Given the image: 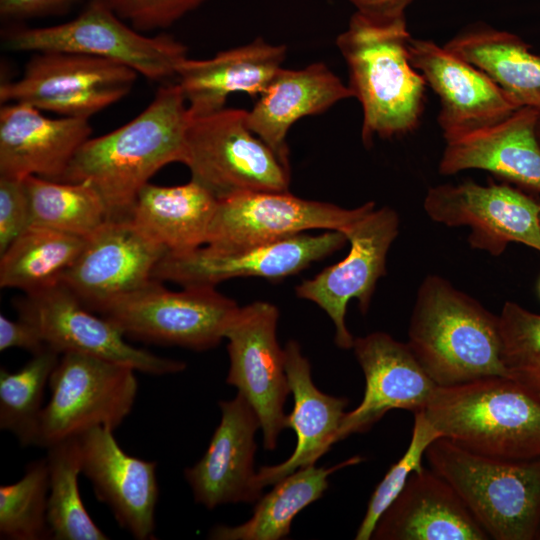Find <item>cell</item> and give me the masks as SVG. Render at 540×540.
Returning <instances> with one entry per match:
<instances>
[{
    "mask_svg": "<svg viewBox=\"0 0 540 540\" xmlns=\"http://www.w3.org/2000/svg\"><path fill=\"white\" fill-rule=\"evenodd\" d=\"M373 208V201L347 209L288 191L236 193L218 199L205 245L234 250L270 244L312 229L343 232Z\"/></svg>",
    "mask_w": 540,
    "mask_h": 540,
    "instance_id": "obj_12",
    "label": "cell"
},
{
    "mask_svg": "<svg viewBox=\"0 0 540 540\" xmlns=\"http://www.w3.org/2000/svg\"><path fill=\"white\" fill-rule=\"evenodd\" d=\"M408 338L411 351L438 386L507 377L499 315L439 275H428L418 288Z\"/></svg>",
    "mask_w": 540,
    "mask_h": 540,
    "instance_id": "obj_3",
    "label": "cell"
},
{
    "mask_svg": "<svg viewBox=\"0 0 540 540\" xmlns=\"http://www.w3.org/2000/svg\"><path fill=\"white\" fill-rule=\"evenodd\" d=\"M49 471L46 458L29 463L15 483L0 486V538L51 539L47 505Z\"/></svg>",
    "mask_w": 540,
    "mask_h": 540,
    "instance_id": "obj_35",
    "label": "cell"
},
{
    "mask_svg": "<svg viewBox=\"0 0 540 540\" xmlns=\"http://www.w3.org/2000/svg\"><path fill=\"white\" fill-rule=\"evenodd\" d=\"M439 437L442 436L426 418L424 411L415 412L410 443L402 457L389 468L373 491L356 532V540L372 538L379 518L402 492L410 476L424 468L423 456L429 445Z\"/></svg>",
    "mask_w": 540,
    "mask_h": 540,
    "instance_id": "obj_37",
    "label": "cell"
},
{
    "mask_svg": "<svg viewBox=\"0 0 540 540\" xmlns=\"http://www.w3.org/2000/svg\"><path fill=\"white\" fill-rule=\"evenodd\" d=\"M358 14L370 21L387 23L406 18V9L414 0H349Z\"/></svg>",
    "mask_w": 540,
    "mask_h": 540,
    "instance_id": "obj_42",
    "label": "cell"
},
{
    "mask_svg": "<svg viewBox=\"0 0 540 540\" xmlns=\"http://www.w3.org/2000/svg\"><path fill=\"white\" fill-rule=\"evenodd\" d=\"M352 97L348 85L322 62L298 70L282 67L247 111V125L290 170L286 142L290 127L305 116L322 113Z\"/></svg>",
    "mask_w": 540,
    "mask_h": 540,
    "instance_id": "obj_26",
    "label": "cell"
},
{
    "mask_svg": "<svg viewBox=\"0 0 540 540\" xmlns=\"http://www.w3.org/2000/svg\"><path fill=\"white\" fill-rule=\"evenodd\" d=\"M286 54L285 45H273L257 37L210 59L186 58L178 67L176 79L188 103L190 117L223 109L232 93L261 95L282 68Z\"/></svg>",
    "mask_w": 540,
    "mask_h": 540,
    "instance_id": "obj_25",
    "label": "cell"
},
{
    "mask_svg": "<svg viewBox=\"0 0 540 540\" xmlns=\"http://www.w3.org/2000/svg\"><path fill=\"white\" fill-rule=\"evenodd\" d=\"M23 182L30 225L87 238L108 220L100 194L86 181L65 182L28 176Z\"/></svg>",
    "mask_w": 540,
    "mask_h": 540,
    "instance_id": "obj_32",
    "label": "cell"
},
{
    "mask_svg": "<svg viewBox=\"0 0 540 540\" xmlns=\"http://www.w3.org/2000/svg\"><path fill=\"white\" fill-rule=\"evenodd\" d=\"M49 471L47 519L53 540H107L81 499L78 476L81 451L78 437L46 448Z\"/></svg>",
    "mask_w": 540,
    "mask_h": 540,
    "instance_id": "obj_33",
    "label": "cell"
},
{
    "mask_svg": "<svg viewBox=\"0 0 540 540\" xmlns=\"http://www.w3.org/2000/svg\"><path fill=\"white\" fill-rule=\"evenodd\" d=\"M425 457L489 539L532 540L540 531V458L502 460L439 437Z\"/></svg>",
    "mask_w": 540,
    "mask_h": 540,
    "instance_id": "obj_5",
    "label": "cell"
},
{
    "mask_svg": "<svg viewBox=\"0 0 540 540\" xmlns=\"http://www.w3.org/2000/svg\"><path fill=\"white\" fill-rule=\"evenodd\" d=\"M499 323L507 377L540 399V314L508 301Z\"/></svg>",
    "mask_w": 540,
    "mask_h": 540,
    "instance_id": "obj_36",
    "label": "cell"
},
{
    "mask_svg": "<svg viewBox=\"0 0 540 540\" xmlns=\"http://www.w3.org/2000/svg\"><path fill=\"white\" fill-rule=\"evenodd\" d=\"M59 358L47 348L15 372L0 370V428L12 433L22 447L36 446L44 390Z\"/></svg>",
    "mask_w": 540,
    "mask_h": 540,
    "instance_id": "obj_34",
    "label": "cell"
},
{
    "mask_svg": "<svg viewBox=\"0 0 540 540\" xmlns=\"http://www.w3.org/2000/svg\"><path fill=\"white\" fill-rule=\"evenodd\" d=\"M19 318L36 328L57 353H83L128 365L154 376L181 372L182 361L135 347L109 319L94 314L63 282L25 294L15 302Z\"/></svg>",
    "mask_w": 540,
    "mask_h": 540,
    "instance_id": "obj_11",
    "label": "cell"
},
{
    "mask_svg": "<svg viewBox=\"0 0 540 540\" xmlns=\"http://www.w3.org/2000/svg\"><path fill=\"white\" fill-rule=\"evenodd\" d=\"M537 539H539V540H540V531H539V534H538V538H537Z\"/></svg>",
    "mask_w": 540,
    "mask_h": 540,
    "instance_id": "obj_45",
    "label": "cell"
},
{
    "mask_svg": "<svg viewBox=\"0 0 540 540\" xmlns=\"http://www.w3.org/2000/svg\"><path fill=\"white\" fill-rule=\"evenodd\" d=\"M138 31L165 29L207 0H103Z\"/></svg>",
    "mask_w": 540,
    "mask_h": 540,
    "instance_id": "obj_38",
    "label": "cell"
},
{
    "mask_svg": "<svg viewBox=\"0 0 540 540\" xmlns=\"http://www.w3.org/2000/svg\"><path fill=\"white\" fill-rule=\"evenodd\" d=\"M137 76L131 68L102 58L38 52L21 78L1 84L0 100L88 119L125 97Z\"/></svg>",
    "mask_w": 540,
    "mask_h": 540,
    "instance_id": "obj_10",
    "label": "cell"
},
{
    "mask_svg": "<svg viewBox=\"0 0 540 540\" xmlns=\"http://www.w3.org/2000/svg\"><path fill=\"white\" fill-rule=\"evenodd\" d=\"M76 0H0L4 19H25L50 14L66 8Z\"/></svg>",
    "mask_w": 540,
    "mask_h": 540,
    "instance_id": "obj_41",
    "label": "cell"
},
{
    "mask_svg": "<svg viewBox=\"0 0 540 540\" xmlns=\"http://www.w3.org/2000/svg\"><path fill=\"white\" fill-rule=\"evenodd\" d=\"M85 239L48 227L29 225L1 253L0 286L37 292L62 282Z\"/></svg>",
    "mask_w": 540,
    "mask_h": 540,
    "instance_id": "obj_31",
    "label": "cell"
},
{
    "mask_svg": "<svg viewBox=\"0 0 540 540\" xmlns=\"http://www.w3.org/2000/svg\"><path fill=\"white\" fill-rule=\"evenodd\" d=\"M221 419L201 459L184 471L194 500L207 509L255 503L262 496L254 469L258 416L240 393L219 401Z\"/></svg>",
    "mask_w": 540,
    "mask_h": 540,
    "instance_id": "obj_21",
    "label": "cell"
},
{
    "mask_svg": "<svg viewBox=\"0 0 540 540\" xmlns=\"http://www.w3.org/2000/svg\"><path fill=\"white\" fill-rule=\"evenodd\" d=\"M218 199L191 179L177 186L146 184L131 219L167 252H185L205 245Z\"/></svg>",
    "mask_w": 540,
    "mask_h": 540,
    "instance_id": "obj_28",
    "label": "cell"
},
{
    "mask_svg": "<svg viewBox=\"0 0 540 540\" xmlns=\"http://www.w3.org/2000/svg\"><path fill=\"white\" fill-rule=\"evenodd\" d=\"M4 47L14 52L54 51L102 58L159 82L176 78L179 65L187 58L181 42L166 34H141L103 0H91L68 22L10 32Z\"/></svg>",
    "mask_w": 540,
    "mask_h": 540,
    "instance_id": "obj_6",
    "label": "cell"
},
{
    "mask_svg": "<svg viewBox=\"0 0 540 540\" xmlns=\"http://www.w3.org/2000/svg\"><path fill=\"white\" fill-rule=\"evenodd\" d=\"M539 120L540 112L520 107L494 125L447 141L439 173L484 170L520 189L540 193Z\"/></svg>",
    "mask_w": 540,
    "mask_h": 540,
    "instance_id": "obj_23",
    "label": "cell"
},
{
    "mask_svg": "<svg viewBox=\"0 0 540 540\" xmlns=\"http://www.w3.org/2000/svg\"><path fill=\"white\" fill-rule=\"evenodd\" d=\"M539 199V202H540V197H538ZM539 226H540V212H539Z\"/></svg>",
    "mask_w": 540,
    "mask_h": 540,
    "instance_id": "obj_44",
    "label": "cell"
},
{
    "mask_svg": "<svg viewBox=\"0 0 540 540\" xmlns=\"http://www.w3.org/2000/svg\"><path fill=\"white\" fill-rule=\"evenodd\" d=\"M9 348H20L37 354L49 348L36 328L30 323L18 318L11 320L0 315V351Z\"/></svg>",
    "mask_w": 540,
    "mask_h": 540,
    "instance_id": "obj_40",
    "label": "cell"
},
{
    "mask_svg": "<svg viewBox=\"0 0 540 540\" xmlns=\"http://www.w3.org/2000/svg\"><path fill=\"white\" fill-rule=\"evenodd\" d=\"M413 66L439 99L445 142L494 125L518 109L480 68L432 40L413 39Z\"/></svg>",
    "mask_w": 540,
    "mask_h": 540,
    "instance_id": "obj_18",
    "label": "cell"
},
{
    "mask_svg": "<svg viewBox=\"0 0 540 540\" xmlns=\"http://www.w3.org/2000/svg\"><path fill=\"white\" fill-rule=\"evenodd\" d=\"M371 539L486 540L460 497L440 475L425 467L414 472L379 518Z\"/></svg>",
    "mask_w": 540,
    "mask_h": 540,
    "instance_id": "obj_24",
    "label": "cell"
},
{
    "mask_svg": "<svg viewBox=\"0 0 540 540\" xmlns=\"http://www.w3.org/2000/svg\"><path fill=\"white\" fill-rule=\"evenodd\" d=\"M423 208L436 223L469 227L470 246L492 256L511 242L540 252L539 199L507 182L440 184L427 191Z\"/></svg>",
    "mask_w": 540,
    "mask_h": 540,
    "instance_id": "obj_14",
    "label": "cell"
},
{
    "mask_svg": "<svg viewBox=\"0 0 540 540\" xmlns=\"http://www.w3.org/2000/svg\"><path fill=\"white\" fill-rule=\"evenodd\" d=\"M30 225L24 182L0 176V254Z\"/></svg>",
    "mask_w": 540,
    "mask_h": 540,
    "instance_id": "obj_39",
    "label": "cell"
},
{
    "mask_svg": "<svg viewBox=\"0 0 540 540\" xmlns=\"http://www.w3.org/2000/svg\"><path fill=\"white\" fill-rule=\"evenodd\" d=\"M411 40L406 18L377 23L357 12L336 39L348 87L362 107L365 145L375 137L404 136L420 124L427 84L411 63Z\"/></svg>",
    "mask_w": 540,
    "mask_h": 540,
    "instance_id": "obj_2",
    "label": "cell"
},
{
    "mask_svg": "<svg viewBox=\"0 0 540 540\" xmlns=\"http://www.w3.org/2000/svg\"><path fill=\"white\" fill-rule=\"evenodd\" d=\"M426 418L440 435L502 460L540 458V399L507 377L438 386Z\"/></svg>",
    "mask_w": 540,
    "mask_h": 540,
    "instance_id": "obj_4",
    "label": "cell"
},
{
    "mask_svg": "<svg viewBox=\"0 0 540 540\" xmlns=\"http://www.w3.org/2000/svg\"><path fill=\"white\" fill-rule=\"evenodd\" d=\"M399 225L394 209H371L342 232L350 243L347 256L295 289L298 297L327 313L335 326V343L342 349H351L354 343L345 323L347 305L356 299L361 312L368 311L377 281L386 273L387 254Z\"/></svg>",
    "mask_w": 540,
    "mask_h": 540,
    "instance_id": "obj_15",
    "label": "cell"
},
{
    "mask_svg": "<svg viewBox=\"0 0 540 540\" xmlns=\"http://www.w3.org/2000/svg\"><path fill=\"white\" fill-rule=\"evenodd\" d=\"M240 306L214 286L165 288L153 279L122 295L97 313L112 321L126 337L195 351L217 346Z\"/></svg>",
    "mask_w": 540,
    "mask_h": 540,
    "instance_id": "obj_7",
    "label": "cell"
},
{
    "mask_svg": "<svg viewBox=\"0 0 540 540\" xmlns=\"http://www.w3.org/2000/svg\"><path fill=\"white\" fill-rule=\"evenodd\" d=\"M352 349L365 378L361 403L346 412L337 442L372 428L388 411H422L438 385L424 370L407 343L385 332L354 338Z\"/></svg>",
    "mask_w": 540,
    "mask_h": 540,
    "instance_id": "obj_19",
    "label": "cell"
},
{
    "mask_svg": "<svg viewBox=\"0 0 540 540\" xmlns=\"http://www.w3.org/2000/svg\"><path fill=\"white\" fill-rule=\"evenodd\" d=\"M91 133L87 118H48L29 104L4 103L0 109V176L60 181Z\"/></svg>",
    "mask_w": 540,
    "mask_h": 540,
    "instance_id": "obj_22",
    "label": "cell"
},
{
    "mask_svg": "<svg viewBox=\"0 0 540 540\" xmlns=\"http://www.w3.org/2000/svg\"><path fill=\"white\" fill-rule=\"evenodd\" d=\"M135 371L92 355L61 354L50 376L51 395L40 415L36 446L46 449L96 426L115 430L134 406Z\"/></svg>",
    "mask_w": 540,
    "mask_h": 540,
    "instance_id": "obj_8",
    "label": "cell"
},
{
    "mask_svg": "<svg viewBox=\"0 0 540 540\" xmlns=\"http://www.w3.org/2000/svg\"><path fill=\"white\" fill-rule=\"evenodd\" d=\"M537 135H538V138L540 140V120H539V123H538V126H537Z\"/></svg>",
    "mask_w": 540,
    "mask_h": 540,
    "instance_id": "obj_43",
    "label": "cell"
},
{
    "mask_svg": "<svg viewBox=\"0 0 540 540\" xmlns=\"http://www.w3.org/2000/svg\"><path fill=\"white\" fill-rule=\"evenodd\" d=\"M167 250L131 218L107 220L85 244L62 282L90 310L153 280V272Z\"/></svg>",
    "mask_w": 540,
    "mask_h": 540,
    "instance_id": "obj_17",
    "label": "cell"
},
{
    "mask_svg": "<svg viewBox=\"0 0 540 540\" xmlns=\"http://www.w3.org/2000/svg\"><path fill=\"white\" fill-rule=\"evenodd\" d=\"M112 429L93 427L78 437L81 474L117 524L138 540L155 539L159 489L155 461L127 454Z\"/></svg>",
    "mask_w": 540,
    "mask_h": 540,
    "instance_id": "obj_20",
    "label": "cell"
},
{
    "mask_svg": "<svg viewBox=\"0 0 540 540\" xmlns=\"http://www.w3.org/2000/svg\"><path fill=\"white\" fill-rule=\"evenodd\" d=\"M189 122L179 84L162 85L134 119L89 138L60 181L90 183L105 204L108 220L129 219L139 192L151 177L170 163H183Z\"/></svg>",
    "mask_w": 540,
    "mask_h": 540,
    "instance_id": "obj_1",
    "label": "cell"
},
{
    "mask_svg": "<svg viewBox=\"0 0 540 540\" xmlns=\"http://www.w3.org/2000/svg\"><path fill=\"white\" fill-rule=\"evenodd\" d=\"M285 369L294 397V407L287 415V427L296 434V447L284 462L263 466L257 472L258 485H273L300 468L314 465L333 444L345 415L348 399L320 391L313 383L309 360L295 340L284 347Z\"/></svg>",
    "mask_w": 540,
    "mask_h": 540,
    "instance_id": "obj_27",
    "label": "cell"
},
{
    "mask_svg": "<svg viewBox=\"0 0 540 540\" xmlns=\"http://www.w3.org/2000/svg\"><path fill=\"white\" fill-rule=\"evenodd\" d=\"M539 294H540V283H539Z\"/></svg>",
    "mask_w": 540,
    "mask_h": 540,
    "instance_id": "obj_46",
    "label": "cell"
},
{
    "mask_svg": "<svg viewBox=\"0 0 540 540\" xmlns=\"http://www.w3.org/2000/svg\"><path fill=\"white\" fill-rule=\"evenodd\" d=\"M444 46L484 71L517 108L540 112V56L519 36L478 25Z\"/></svg>",
    "mask_w": 540,
    "mask_h": 540,
    "instance_id": "obj_29",
    "label": "cell"
},
{
    "mask_svg": "<svg viewBox=\"0 0 540 540\" xmlns=\"http://www.w3.org/2000/svg\"><path fill=\"white\" fill-rule=\"evenodd\" d=\"M363 461L354 456L332 467L310 465L300 468L274 484L273 489L255 503L253 515L237 526H214L208 538L213 540H279L286 537L295 516L322 497L329 476L335 471Z\"/></svg>",
    "mask_w": 540,
    "mask_h": 540,
    "instance_id": "obj_30",
    "label": "cell"
},
{
    "mask_svg": "<svg viewBox=\"0 0 540 540\" xmlns=\"http://www.w3.org/2000/svg\"><path fill=\"white\" fill-rule=\"evenodd\" d=\"M185 164L217 199L249 191H288L290 170L247 125V111L223 108L190 117Z\"/></svg>",
    "mask_w": 540,
    "mask_h": 540,
    "instance_id": "obj_9",
    "label": "cell"
},
{
    "mask_svg": "<svg viewBox=\"0 0 540 540\" xmlns=\"http://www.w3.org/2000/svg\"><path fill=\"white\" fill-rule=\"evenodd\" d=\"M346 242L342 232L331 230L242 249L222 250L203 245L185 252H166L153 272V279L183 287H215L240 277L277 280L304 270L341 249Z\"/></svg>",
    "mask_w": 540,
    "mask_h": 540,
    "instance_id": "obj_16",
    "label": "cell"
},
{
    "mask_svg": "<svg viewBox=\"0 0 540 540\" xmlns=\"http://www.w3.org/2000/svg\"><path fill=\"white\" fill-rule=\"evenodd\" d=\"M279 310L265 301L240 307L225 339L229 355L226 382L242 394L256 412L266 450H274L287 428L284 405L290 391L284 348L277 340Z\"/></svg>",
    "mask_w": 540,
    "mask_h": 540,
    "instance_id": "obj_13",
    "label": "cell"
}]
</instances>
